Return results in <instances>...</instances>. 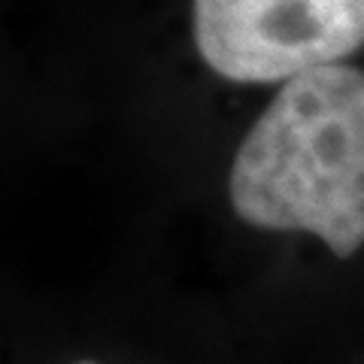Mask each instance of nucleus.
<instances>
[{"instance_id": "f257e3e1", "label": "nucleus", "mask_w": 364, "mask_h": 364, "mask_svg": "<svg viewBox=\"0 0 364 364\" xmlns=\"http://www.w3.org/2000/svg\"><path fill=\"white\" fill-rule=\"evenodd\" d=\"M228 198L246 225L316 234L337 258L364 246V70L313 67L279 91L234 155Z\"/></svg>"}, {"instance_id": "f03ea898", "label": "nucleus", "mask_w": 364, "mask_h": 364, "mask_svg": "<svg viewBox=\"0 0 364 364\" xmlns=\"http://www.w3.org/2000/svg\"><path fill=\"white\" fill-rule=\"evenodd\" d=\"M195 46L231 82H286L364 46V0H195Z\"/></svg>"}, {"instance_id": "7ed1b4c3", "label": "nucleus", "mask_w": 364, "mask_h": 364, "mask_svg": "<svg viewBox=\"0 0 364 364\" xmlns=\"http://www.w3.org/2000/svg\"><path fill=\"white\" fill-rule=\"evenodd\" d=\"M76 364H97V361H76Z\"/></svg>"}]
</instances>
